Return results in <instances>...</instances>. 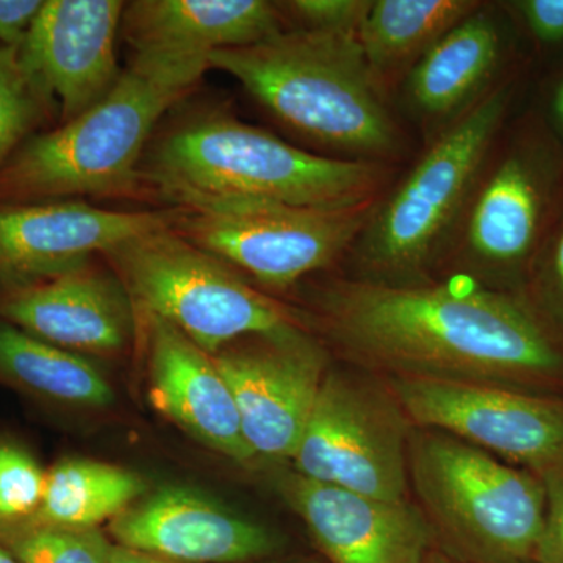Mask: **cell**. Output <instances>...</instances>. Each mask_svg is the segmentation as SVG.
<instances>
[{"mask_svg":"<svg viewBox=\"0 0 563 563\" xmlns=\"http://www.w3.org/2000/svg\"><path fill=\"white\" fill-rule=\"evenodd\" d=\"M314 322L350 361L391 377L507 385L563 374V346L512 292L444 280L325 282Z\"/></svg>","mask_w":563,"mask_h":563,"instance_id":"6da1fadb","label":"cell"},{"mask_svg":"<svg viewBox=\"0 0 563 563\" xmlns=\"http://www.w3.org/2000/svg\"><path fill=\"white\" fill-rule=\"evenodd\" d=\"M390 174L384 163L313 154L224 109H207L152 136L139 192L168 207L242 199L344 207L380 198Z\"/></svg>","mask_w":563,"mask_h":563,"instance_id":"7a4b0ae2","label":"cell"},{"mask_svg":"<svg viewBox=\"0 0 563 563\" xmlns=\"http://www.w3.org/2000/svg\"><path fill=\"white\" fill-rule=\"evenodd\" d=\"M209 69L207 60L132 54L101 102L11 154L0 168V203L139 195L155 129Z\"/></svg>","mask_w":563,"mask_h":563,"instance_id":"3957f363","label":"cell"},{"mask_svg":"<svg viewBox=\"0 0 563 563\" xmlns=\"http://www.w3.org/2000/svg\"><path fill=\"white\" fill-rule=\"evenodd\" d=\"M210 69L232 76L280 124L339 158L388 165L402 150L357 33L288 27L213 52Z\"/></svg>","mask_w":563,"mask_h":563,"instance_id":"277c9868","label":"cell"},{"mask_svg":"<svg viewBox=\"0 0 563 563\" xmlns=\"http://www.w3.org/2000/svg\"><path fill=\"white\" fill-rule=\"evenodd\" d=\"M514 96L515 80H499L472 110L433 136L412 168L377 199L347 254L355 279L428 280L453 242Z\"/></svg>","mask_w":563,"mask_h":563,"instance_id":"5b68a950","label":"cell"},{"mask_svg":"<svg viewBox=\"0 0 563 563\" xmlns=\"http://www.w3.org/2000/svg\"><path fill=\"white\" fill-rule=\"evenodd\" d=\"M407 463L440 550L468 563L532 561L547 514L543 481L432 429L409 437Z\"/></svg>","mask_w":563,"mask_h":563,"instance_id":"8992f818","label":"cell"},{"mask_svg":"<svg viewBox=\"0 0 563 563\" xmlns=\"http://www.w3.org/2000/svg\"><path fill=\"white\" fill-rule=\"evenodd\" d=\"M562 211V146L547 124L528 122L496 140L443 262L504 290L531 273Z\"/></svg>","mask_w":563,"mask_h":563,"instance_id":"52a82bcc","label":"cell"},{"mask_svg":"<svg viewBox=\"0 0 563 563\" xmlns=\"http://www.w3.org/2000/svg\"><path fill=\"white\" fill-rule=\"evenodd\" d=\"M103 255L144 317L168 322L207 354L247 336L303 328L290 307L174 229L135 236Z\"/></svg>","mask_w":563,"mask_h":563,"instance_id":"ba28073f","label":"cell"},{"mask_svg":"<svg viewBox=\"0 0 563 563\" xmlns=\"http://www.w3.org/2000/svg\"><path fill=\"white\" fill-rule=\"evenodd\" d=\"M377 199L344 207L251 199L192 203L180 207L173 229L263 287L287 290L347 257Z\"/></svg>","mask_w":563,"mask_h":563,"instance_id":"9c48e42d","label":"cell"},{"mask_svg":"<svg viewBox=\"0 0 563 563\" xmlns=\"http://www.w3.org/2000/svg\"><path fill=\"white\" fill-rule=\"evenodd\" d=\"M390 395L346 374L328 373L292 463L314 481L402 501L409 487V432Z\"/></svg>","mask_w":563,"mask_h":563,"instance_id":"30bf717a","label":"cell"},{"mask_svg":"<svg viewBox=\"0 0 563 563\" xmlns=\"http://www.w3.org/2000/svg\"><path fill=\"white\" fill-rule=\"evenodd\" d=\"M407 420L450 433L540 476L563 473V404L512 387L463 380L391 377Z\"/></svg>","mask_w":563,"mask_h":563,"instance_id":"8fae6325","label":"cell"},{"mask_svg":"<svg viewBox=\"0 0 563 563\" xmlns=\"http://www.w3.org/2000/svg\"><path fill=\"white\" fill-rule=\"evenodd\" d=\"M239 409L255 457L296 453L324 380V347L303 328L247 336L211 355Z\"/></svg>","mask_w":563,"mask_h":563,"instance_id":"7c38bea8","label":"cell"},{"mask_svg":"<svg viewBox=\"0 0 563 563\" xmlns=\"http://www.w3.org/2000/svg\"><path fill=\"white\" fill-rule=\"evenodd\" d=\"M180 207L99 209L80 199L0 203V292L60 277L96 254L173 229Z\"/></svg>","mask_w":563,"mask_h":563,"instance_id":"4fadbf2b","label":"cell"},{"mask_svg":"<svg viewBox=\"0 0 563 563\" xmlns=\"http://www.w3.org/2000/svg\"><path fill=\"white\" fill-rule=\"evenodd\" d=\"M124 9L121 0H46L41 7L20 58L57 107L60 124L92 109L120 80Z\"/></svg>","mask_w":563,"mask_h":563,"instance_id":"5bb4252c","label":"cell"},{"mask_svg":"<svg viewBox=\"0 0 563 563\" xmlns=\"http://www.w3.org/2000/svg\"><path fill=\"white\" fill-rule=\"evenodd\" d=\"M117 544L174 563H242L277 550L268 528L202 493L165 485L110 521Z\"/></svg>","mask_w":563,"mask_h":563,"instance_id":"9a60e30c","label":"cell"},{"mask_svg":"<svg viewBox=\"0 0 563 563\" xmlns=\"http://www.w3.org/2000/svg\"><path fill=\"white\" fill-rule=\"evenodd\" d=\"M282 493L331 563H424L435 547L412 504L373 498L292 473Z\"/></svg>","mask_w":563,"mask_h":563,"instance_id":"2e32d148","label":"cell"},{"mask_svg":"<svg viewBox=\"0 0 563 563\" xmlns=\"http://www.w3.org/2000/svg\"><path fill=\"white\" fill-rule=\"evenodd\" d=\"M131 296L90 262L55 279L0 292V321L80 355H117L133 333Z\"/></svg>","mask_w":563,"mask_h":563,"instance_id":"e0dca14e","label":"cell"},{"mask_svg":"<svg viewBox=\"0 0 563 563\" xmlns=\"http://www.w3.org/2000/svg\"><path fill=\"white\" fill-rule=\"evenodd\" d=\"M144 318L154 406L214 453L239 463L255 459L244 440L231 388L213 357L168 322Z\"/></svg>","mask_w":563,"mask_h":563,"instance_id":"ac0fdd59","label":"cell"},{"mask_svg":"<svg viewBox=\"0 0 563 563\" xmlns=\"http://www.w3.org/2000/svg\"><path fill=\"white\" fill-rule=\"evenodd\" d=\"M277 2L136 0L125 3L121 33L133 54L207 60L287 31Z\"/></svg>","mask_w":563,"mask_h":563,"instance_id":"d6986e66","label":"cell"},{"mask_svg":"<svg viewBox=\"0 0 563 563\" xmlns=\"http://www.w3.org/2000/svg\"><path fill=\"white\" fill-rule=\"evenodd\" d=\"M504 52L501 21L483 5L448 32L407 74L402 80L407 109L435 131L433 136L439 135L498 84Z\"/></svg>","mask_w":563,"mask_h":563,"instance_id":"ffe728a7","label":"cell"},{"mask_svg":"<svg viewBox=\"0 0 563 563\" xmlns=\"http://www.w3.org/2000/svg\"><path fill=\"white\" fill-rule=\"evenodd\" d=\"M483 5L477 0H373L358 41L384 95L396 80L402 84L448 32Z\"/></svg>","mask_w":563,"mask_h":563,"instance_id":"44dd1931","label":"cell"},{"mask_svg":"<svg viewBox=\"0 0 563 563\" xmlns=\"http://www.w3.org/2000/svg\"><path fill=\"white\" fill-rule=\"evenodd\" d=\"M0 383L41 401L103 407L113 402L109 380L84 355L0 321Z\"/></svg>","mask_w":563,"mask_h":563,"instance_id":"7402d4cb","label":"cell"},{"mask_svg":"<svg viewBox=\"0 0 563 563\" xmlns=\"http://www.w3.org/2000/svg\"><path fill=\"white\" fill-rule=\"evenodd\" d=\"M146 485L139 474L90 459H65L46 472L35 523L99 529L139 501Z\"/></svg>","mask_w":563,"mask_h":563,"instance_id":"603a6c76","label":"cell"},{"mask_svg":"<svg viewBox=\"0 0 563 563\" xmlns=\"http://www.w3.org/2000/svg\"><path fill=\"white\" fill-rule=\"evenodd\" d=\"M0 543L20 563H109L113 543L99 529H73L31 520L0 525Z\"/></svg>","mask_w":563,"mask_h":563,"instance_id":"cb8c5ba5","label":"cell"},{"mask_svg":"<svg viewBox=\"0 0 563 563\" xmlns=\"http://www.w3.org/2000/svg\"><path fill=\"white\" fill-rule=\"evenodd\" d=\"M55 111V103L22 65L20 47L0 46V168Z\"/></svg>","mask_w":563,"mask_h":563,"instance_id":"d4e9b609","label":"cell"},{"mask_svg":"<svg viewBox=\"0 0 563 563\" xmlns=\"http://www.w3.org/2000/svg\"><path fill=\"white\" fill-rule=\"evenodd\" d=\"M46 470L27 448L0 440V525L29 520L43 499Z\"/></svg>","mask_w":563,"mask_h":563,"instance_id":"484cf974","label":"cell"},{"mask_svg":"<svg viewBox=\"0 0 563 563\" xmlns=\"http://www.w3.org/2000/svg\"><path fill=\"white\" fill-rule=\"evenodd\" d=\"M373 0H288L277 2L291 29L313 32L357 33Z\"/></svg>","mask_w":563,"mask_h":563,"instance_id":"4316f807","label":"cell"},{"mask_svg":"<svg viewBox=\"0 0 563 563\" xmlns=\"http://www.w3.org/2000/svg\"><path fill=\"white\" fill-rule=\"evenodd\" d=\"M536 43L563 44V0H514L504 3Z\"/></svg>","mask_w":563,"mask_h":563,"instance_id":"83f0119b","label":"cell"},{"mask_svg":"<svg viewBox=\"0 0 563 563\" xmlns=\"http://www.w3.org/2000/svg\"><path fill=\"white\" fill-rule=\"evenodd\" d=\"M531 273L551 309L563 317V211L533 262Z\"/></svg>","mask_w":563,"mask_h":563,"instance_id":"f1b7e54d","label":"cell"},{"mask_svg":"<svg viewBox=\"0 0 563 563\" xmlns=\"http://www.w3.org/2000/svg\"><path fill=\"white\" fill-rule=\"evenodd\" d=\"M547 490V514L533 561L563 563V473L542 477Z\"/></svg>","mask_w":563,"mask_h":563,"instance_id":"f546056e","label":"cell"},{"mask_svg":"<svg viewBox=\"0 0 563 563\" xmlns=\"http://www.w3.org/2000/svg\"><path fill=\"white\" fill-rule=\"evenodd\" d=\"M43 0H0V46L20 47Z\"/></svg>","mask_w":563,"mask_h":563,"instance_id":"4dcf8cb0","label":"cell"},{"mask_svg":"<svg viewBox=\"0 0 563 563\" xmlns=\"http://www.w3.org/2000/svg\"><path fill=\"white\" fill-rule=\"evenodd\" d=\"M548 129L563 150V74L555 81L548 99Z\"/></svg>","mask_w":563,"mask_h":563,"instance_id":"1f68e13d","label":"cell"},{"mask_svg":"<svg viewBox=\"0 0 563 563\" xmlns=\"http://www.w3.org/2000/svg\"><path fill=\"white\" fill-rule=\"evenodd\" d=\"M109 563H174L165 559L155 558V555L141 553V551L131 550V548L113 544Z\"/></svg>","mask_w":563,"mask_h":563,"instance_id":"d6a6232c","label":"cell"},{"mask_svg":"<svg viewBox=\"0 0 563 563\" xmlns=\"http://www.w3.org/2000/svg\"><path fill=\"white\" fill-rule=\"evenodd\" d=\"M424 563H468L463 562L461 559L454 558V555L444 553L443 550H440L439 547H433L431 551H429L428 558L424 559Z\"/></svg>","mask_w":563,"mask_h":563,"instance_id":"836d02e7","label":"cell"},{"mask_svg":"<svg viewBox=\"0 0 563 563\" xmlns=\"http://www.w3.org/2000/svg\"><path fill=\"white\" fill-rule=\"evenodd\" d=\"M0 563H20V561H18V559L14 558V555L11 554L2 543H0Z\"/></svg>","mask_w":563,"mask_h":563,"instance_id":"e575fe53","label":"cell"},{"mask_svg":"<svg viewBox=\"0 0 563 563\" xmlns=\"http://www.w3.org/2000/svg\"><path fill=\"white\" fill-rule=\"evenodd\" d=\"M292 563H320V562L310 561V559H306V561H298V562H292Z\"/></svg>","mask_w":563,"mask_h":563,"instance_id":"d590c367","label":"cell"}]
</instances>
